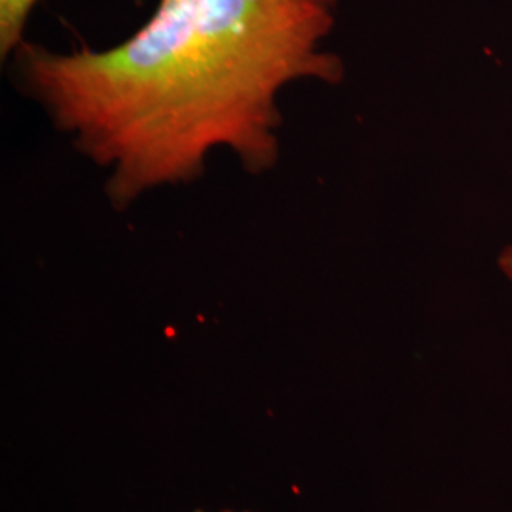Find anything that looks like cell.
<instances>
[{"label": "cell", "instance_id": "1", "mask_svg": "<svg viewBox=\"0 0 512 512\" xmlns=\"http://www.w3.org/2000/svg\"><path fill=\"white\" fill-rule=\"evenodd\" d=\"M336 10L338 0H158L112 48L54 52L25 40L16 76L54 128L109 171L105 192L126 209L200 179L217 148L251 175L274 169L281 90L344 80V61L325 48Z\"/></svg>", "mask_w": 512, "mask_h": 512}, {"label": "cell", "instance_id": "2", "mask_svg": "<svg viewBox=\"0 0 512 512\" xmlns=\"http://www.w3.org/2000/svg\"><path fill=\"white\" fill-rule=\"evenodd\" d=\"M38 0H0V57H12L27 40L25 29Z\"/></svg>", "mask_w": 512, "mask_h": 512}, {"label": "cell", "instance_id": "3", "mask_svg": "<svg viewBox=\"0 0 512 512\" xmlns=\"http://www.w3.org/2000/svg\"><path fill=\"white\" fill-rule=\"evenodd\" d=\"M499 266H501L503 274L507 275L512 281V247L505 249L503 255L499 256Z\"/></svg>", "mask_w": 512, "mask_h": 512}, {"label": "cell", "instance_id": "4", "mask_svg": "<svg viewBox=\"0 0 512 512\" xmlns=\"http://www.w3.org/2000/svg\"><path fill=\"white\" fill-rule=\"evenodd\" d=\"M222 512H236V511H222ZM241 512H251V511H241Z\"/></svg>", "mask_w": 512, "mask_h": 512}]
</instances>
